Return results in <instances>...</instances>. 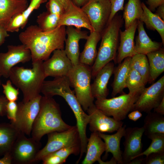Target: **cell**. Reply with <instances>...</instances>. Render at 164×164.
I'll return each instance as SVG.
<instances>
[{"label": "cell", "mask_w": 164, "mask_h": 164, "mask_svg": "<svg viewBox=\"0 0 164 164\" xmlns=\"http://www.w3.org/2000/svg\"><path fill=\"white\" fill-rule=\"evenodd\" d=\"M66 35L65 26L46 32L36 25H32L19 34V38L30 51L33 62L46 60L55 50L64 49Z\"/></svg>", "instance_id": "cell-1"}, {"label": "cell", "mask_w": 164, "mask_h": 164, "mask_svg": "<svg viewBox=\"0 0 164 164\" xmlns=\"http://www.w3.org/2000/svg\"><path fill=\"white\" fill-rule=\"evenodd\" d=\"M63 120L59 104L52 97L42 96L39 112L33 124L32 138L39 141L45 135L70 128Z\"/></svg>", "instance_id": "cell-2"}, {"label": "cell", "mask_w": 164, "mask_h": 164, "mask_svg": "<svg viewBox=\"0 0 164 164\" xmlns=\"http://www.w3.org/2000/svg\"><path fill=\"white\" fill-rule=\"evenodd\" d=\"M42 60L32 62L31 68L14 66L11 70L9 77L12 83L22 91V101L27 102L39 96L46 78Z\"/></svg>", "instance_id": "cell-3"}, {"label": "cell", "mask_w": 164, "mask_h": 164, "mask_svg": "<svg viewBox=\"0 0 164 164\" xmlns=\"http://www.w3.org/2000/svg\"><path fill=\"white\" fill-rule=\"evenodd\" d=\"M123 22L121 15L117 13L101 33V42L94 63L91 67L92 78L107 63L114 60L116 63L118 37Z\"/></svg>", "instance_id": "cell-4"}, {"label": "cell", "mask_w": 164, "mask_h": 164, "mask_svg": "<svg viewBox=\"0 0 164 164\" xmlns=\"http://www.w3.org/2000/svg\"><path fill=\"white\" fill-rule=\"evenodd\" d=\"M91 67L80 63L73 66L67 76L70 87L74 88L77 98L85 111L94 104L91 91Z\"/></svg>", "instance_id": "cell-5"}, {"label": "cell", "mask_w": 164, "mask_h": 164, "mask_svg": "<svg viewBox=\"0 0 164 164\" xmlns=\"http://www.w3.org/2000/svg\"><path fill=\"white\" fill-rule=\"evenodd\" d=\"M142 92L124 94L110 99L96 100V107L108 116H112L117 121L124 119L130 111H132L134 105Z\"/></svg>", "instance_id": "cell-6"}, {"label": "cell", "mask_w": 164, "mask_h": 164, "mask_svg": "<svg viewBox=\"0 0 164 164\" xmlns=\"http://www.w3.org/2000/svg\"><path fill=\"white\" fill-rule=\"evenodd\" d=\"M48 135V141L46 145L39 150L34 162L42 160L47 155L62 148L80 144V140L76 126L62 132H54Z\"/></svg>", "instance_id": "cell-7"}, {"label": "cell", "mask_w": 164, "mask_h": 164, "mask_svg": "<svg viewBox=\"0 0 164 164\" xmlns=\"http://www.w3.org/2000/svg\"><path fill=\"white\" fill-rule=\"evenodd\" d=\"M41 95L25 102L22 101L18 104L16 120L11 123L18 131L25 135H30L32 127L39 111Z\"/></svg>", "instance_id": "cell-8"}, {"label": "cell", "mask_w": 164, "mask_h": 164, "mask_svg": "<svg viewBox=\"0 0 164 164\" xmlns=\"http://www.w3.org/2000/svg\"><path fill=\"white\" fill-rule=\"evenodd\" d=\"M81 8L88 16L94 31L101 34L111 13L109 0H89Z\"/></svg>", "instance_id": "cell-9"}, {"label": "cell", "mask_w": 164, "mask_h": 164, "mask_svg": "<svg viewBox=\"0 0 164 164\" xmlns=\"http://www.w3.org/2000/svg\"><path fill=\"white\" fill-rule=\"evenodd\" d=\"M41 146L39 141L32 137L27 138L25 134L19 132L9 152L12 163L20 164L33 163Z\"/></svg>", "instance_id": "cell-10"}, {"label": "cell", "mask_w": 164, "mask_h": 164, "mask_svg": "<svg viewBox=\"0 0 164 164\" xmlns=\"http://www.w3.org/2000/svg\"><path fill=\"white\" fill-rule=\"evenodd\" d=\"M164 97V76L143 89L134 104L132 111L148 113L156 108Z\"/></svg>", "instance_id": "cell-11"}, {"label": "cell", "mask_w": 164, "mask_h": 164, "mask_svg": "<svg viewBox=\"0 0 164 164\" xmlns=\"http://www.w3.org/2000/svg\"><path fill=\"white\" fill-rule=\"evenodd\" d=\"M7 48L6 52L0 53V73L6 78L9 77L11 69L16 64L32 60L30 51L22 44L9 45Z\"/></svg>", "instance_id": "cell-12"}, {"label": "cell", "mask_w": 164, "mask_h": 164, "mask_svg": "<svg viewBox=\"0 0 164 164\" xmlns=\"http://www.w3.org/2000/svg\"><path fill=\"white\" fill-rule=\"evenodd\" d=\"M43 67L46 77L56 78L67 76L73 65L64 50L57 49L53 52L50 58L43 62Z\"/></svg>", "instance_id": "cell-13"}, {"label": "cell", "mask_w": 164, "mask_h": 164, "mask_svg": "<svg viewBox=\"0 0 164 164\" xmlns=\"http://www.w3.org/2000/svg\"><path fill=\"white\" fill-rule=\"evenodd\" d=\"M87 111L90 117L88 124L92 132L112 133L117 131L123 125L121 121H117L106 115L98 109L94 104Z\"/></svg>", "instance_id": "cell-14"}, {"label": "cell", "mask_w": 164, "mask_h": 164, "mask_svg": "<svg viewBox=\"0 0 164 164\" xmlns=\"http://www.w3.org/2000/svg\"><path fill=\"white\" fill-rule=\"evenodd\" d=\"M143 127L126 128L124 151L122 153L123 164H128L130 161L142 151V137L144 133Z\"/></svg>", "instance_id": "cell-15"}, {"label": "cell", "mask_w": 164, "mask_h": 164, "mask_svg": "<svg viewBox=\"0 0 164 164\" xmlns=\"http://www.w3.org/2000/svg\"><path fill=\"white\" fill-rule=\"evenodd\" d=\"M61 26H72L79 29L83 28L90 32L94 31L86 14L71 0L64 13L60 16L58 27Z\"/></svg>", "instance_id": "cell-16"}, {"label": "cell", "mask_w": 164, "mask_h": 164, "mask_svg": "<svg viewBox=\"0 0 164 164\" xmlns=\"http://www.w3.org/2000/svg\"><path fill=\"white\" fill-rule=\"evenodd\" d=\"M66 34L67 36L65 41L64 50L73 66L77 65L80 63L79 42L81 39H87L88 36V32L72 26H67Z\"/></svg>", "instance_id": "cell-17"}, {"label": "cell", "mask_w": 164, "mask_h": 164, "mask_svg": "<svg viewBox=\"0 0 164 164\" xmlns=\"http://www.w3.org/2000/svg\"><path fill=\"white\" fill-rule=\"evenodd\" d=\"M138 23V20H136L124 31L120 30V43L115 63L119 64L126 58L132 57L135 54L134 37Z\"/></svg>", "instance_id": "cell-18"}, {"label": "cell", "mask_w": 164, "mask_h": 164, "mask_svg": "<svg viewBox=\"0 0 164 164\" xmlns=\"http://www.w3.org/2000/svg\"><path fill=\"white\" fill-rule=\"evenodd\" d=\"M114 68V63L110 62L100 70L94 78L91 84V91L93 97L96 100L107 98L109 94L108 83Z\"/></svg>", "instance_id": "cell-19"}, {"label": "cell", "mask_w": 164, "mask_h": 164, "mask_svg": "<svg viewBox=\"0 0 164 164\" xmlns=\"http://www.w3.org/2000/svg\"><path fill=\"white\" fill-rule=\"evenodd\" d=\"M105 143L97 132H92L88 138L86 155L82 162L83 164H92L98 161L100 164H112L111 160L105 162L101 159V156L105 152Z\"/></svg>", "instance_id": "cell-20"}, {"label": "cell", "mask_w": 164, "mask_h": 164, "mask_svg": "<svg viewBox=\"0 0 164 164\" xmlns=\"http://www.w3.org/2000/svg\"><path fill=\"white\" fill-rule=\"evenodd\" d=\"M126 125L121 127L117 132L112 135H107L101 132H97L99 136L103 139L105 143V150L104 158H106L108 153H111L113 157L118 164H123L122 153L120 149L121 140L124 137Z\"/></svg>", "instance_id": "cell-21"}, {"label": "cell", "mask_w": 164, "mask_h": 164, "mask_svg": "<svg viewBox=\"0 0 164 164\" xmlns=\"http://www.w3.org/2000/svg\"><path fill=\"white\" fill-rule=\"evenodd\" d=\"M27 0H0V25L5 28L15 15L24 11Z\"/></svg>", "instance_id": "cell-22"}, {"label": "cell", "mask_w": 164, "mask_h": 164, "mask_svg": "<svg viewBox=\"0 0 164 164\" xmlns=\"http://www.w3.org/2000/svg\"><path fill=\"white\" fill-rule=\"evenodd\" d=\"M137 28L138 34L135 45V54H141L146 55L162 48V43L152 41L145 30L143 23L139 20H138Z\"/></svg>", "instance_id": "cell-23"}, {"label": "cell", "mask_w": 164, "mask_h": 164, "mask_svg": "<svg viewBox=\"0 0 164 164\" xmlns=\"http://www.w3.org/2000/svg\"><path fill=\"white\" fill-rule=\"evenodd\" d=\"M131 58V57L126 58L122 62L114 68V79L111 84L113 90L111 95L112 97L118 94H125L123 90L126 87V81L130 69Z\"/></svg>", "instance_id": "cell-24"}, {"label": "cell", "mask_w": 164, "mask_h": 164, "mask_svg": "<svg viewBox=\"0 0 164 164\" xmlns=\"http://www.w3.org/2000/svg\"><path fill=\"white\" fill-rule=\"evenodd\" d=\"M101 38V34L94 31L90 32L86 39L84 49L80 53V63L90 67L92 66L97 54V44Z\"/></svg>", "instance_id": "cell-25"}, {"label": "cell", "mask_w": 164, "mask_h": 164, "mask_svg": "<svg viewBox=\"0 0 164 164\" xmlns=\"http://www.w3.org/2000/svg\"><path fill=\"white\" fill-rule=\"evenodd\" d=\"M19 133L11 123L0 124V156L10 152Z\"/></svg>", "instance_id": "cell-26"}, {"label": "cell", "mask_w": 164, "mask_h": 164, "mask_svg": "<svg viewBox=\"0 0 164 164\" xmlns=\"http://www.w3.org/2000/svg\"><path fill=\"white\" fill-rule=\"evenodd\" d=\"M149 67L148 83H152L164 71V50L161 48L146 55Z\"/></svg>", "instance_id": "cell-27"}, {"label": "cell", "mask_w": 164, "mask_h": 164, "mask_svg": "<svg viewBox=\"0 0 164 164\" xmlns=\"http://www.w3.org/2000/svg\"><path fill=\"white\" fill-rule=\"evenodd\" d=\"M143 12L139 20L145 23L146 28L156 30L160 35L163 45L164 44V21L154 14L143 2L142 3Z\"/></svg>", "instance_id": "cell-28"}, {"label": "cell", "mask_w": 164, "mask_h": 164, "mask_svg": "<svg viewBox=\"0 0 164 164\" xmlns=\"http://www.w3.org/2000/svg\"><path fill=\"white\" fill-rule=\"evenodd\" d=\"M145 116L143 126L147 136L155 133L164 134V117L156 112H150Z\"/></svg>", "instance_id": "cell-29"}, {"label": "cell", "mask_w": 164, "mask_h": 164, "mask_svg": "<svg viewBox=\"0 0 164 164\" xmlns=\"http://www.w3.org/2000/svg\"><path fill=\"white\" fill-rule=\"evenodd\" d=\"M123 10V18L125 21V29L135 20H139L143 12L140 0H128Z\"/></svg>", "instance_id": "cell-30"}, {"label": "cell", "mask_w": 164, "mask_h": 164, "mask_svg": "<svg viewBox=\"0 0 164 164\" xmlns=\"http://www.w3.org/2000/svg\"><path fill=\"white\" fill-rule=\"evenodd\" d=\"M130 67L141 75L146 85L149 77V65L146 55L137 54L131 57Z\"/></svg>", "instance_id": "cell-31"}, {"label": "cell", "mask_w": 164, "mask_h": 164, "mask_svg": "<svg viewBox=\"0 0 164 164\" xmlns=\"http://www.w3.org/2000/svg\"><path fill=\"white\" fill-rule=\"evenodd\" d=\"M60 16L47 11L40 13L37 17L36 22L40 29L44 32L52 31L58 27Z\"/></svg>", "instance_id": "cell-32"}, {"label": "cell", "mask_w": 164, "mask_h": 164, "mask_svg": "<svg viewBox=\"0 0 164 164\" xmlns=\"http://www.w3.org/2000/svg\"><path fill=\"white\" fill-rule=\"evenodd\" d=\"M146 84L142 77L135 70L130 69L126 81V87L129 90V94L141 92L145 87Z\"/></svg>", "instance_id": "cell-33"}, {"label": "cell", "mask_w": 164, "mask_h": 164, "mask_svg": "<svg viewBox=\"0 0 164 164\" xmlns=\"http://www.w3.org/2000/svg\"><path fill=\"white\" fill-rule=\"evenodd\" d=\"M147 136L151 140V143L146 150L136 158L143 155L147 157L149 154L154 152H164V134L155 133Z\"/></svg>", "instance_id": "cell-34"}, {"label": "cell", "mask_w": 164, "mask_h": 164, "mask_svg": "<svg viewBox=\"0 0 164 164\" xmlns=\"http://www.w3.org/2000/svg\"><path fill=\"white\" fill-rule=\"evenodd\" d=\"M22 12L14 16L10 20L5 28L8 32H17L19 29L25 26Z\"/></svg>", "instance_id": "cell-35"}, {"label": "cell", "mask_w": 164, "mask_h": 164, "mask_svg": "<svg viewBox=\"0 0 164 164\" xmlns=\"http://www.w3.org/2000/svg\"><path fill=\"white\" fill-rule=\"evenodd\" d=\"M10 80H8L5 84H2L3 93L5 97L9 101H16L19 94V89L13 87Z\"/></svg>", "instance_id": "cell-36"}, {"label": "cell", "mask_w": 164, "mask_h": 164, "mask_svg": "<svg viewBox=\"0 0 164 164\" xmlns=\"http://www.w3.org/2000/svg\"><path fill=\"white\" fill-rule=\"evenodd\" d=\"M80 151V144H78L63 148L52 153L59 156L66 161L70 155H78Z\"/></svg>", "instance_id": "cell-37"}, {"label": "cell", "mask_w": 164, "mask_h": 164, "mask_svg": "<svg viewBox=\"0 0 164 164\" xmlns=\"http://www.w3.org/2000/svg\"><path fill=\"white\" fill-rule=\"evenodd\" d=\"M46 7L48 12L60 16L65 12L63 6L57 0H48Z\"/></svg>", "instance_id": "cell-38"}, {"label": "cell", "mask_w": 164, "mask_h": 164, "mask_svg": "<svg viewBox=\"0 0 164 164\" xmlns=\"http://www.w3.org/2000/svg\"><path fill=\"white\" fill-rule=\"evenodd\" d=\"M48 0H30V3L26 9L22 12L24 22L26 25L28 19L32 13L35 10L38 9L41 5Z\"/></svg>", "instance_id": "cell-39"}, {"label": "cell", "mask_w": 164, "mask_h": 164, "mask_svg": "<svg viewBox=\"0 0 164 164\" xmlns=\"http://www.w3.org/2000/svg\"><path fill=\"white\" fill-rule=\"evenodd\" d=\"M143 164H164V152L152 153L144 158Z\"/></svg>", "instance_id": "cell-40"}, {"label": "cell", "mask_w": 164, "mask_h": 164, "mask_svg": "<svg viewBox=\"0 0 164 164\" xmlns=\"http://www.w3.org/2000/svg\"><path fill=\"white\" fill-rule=\"evenodd\" d=\"M18 109V104L16 101H8L6 107V115L11 123L16 121Z\"/></svg>", "instance_id": "cell-41"}, {"label": "cell", "mask_w": 164, "mask_h": 164, "mask_svg": "<svg viewBox=\"0 0 164 164\" xmlns=\"http://www.w3.org/2000/svg\"><path fill=\"white\" fill-rule=\"evenodd\" d=\"M109 0L111 4V11L108 23L111 21L118 11L120 10L123 11L125 1V0Z\"/></svg>", "instance_id": "cell-42"}, {"label": "cell", "mask_w": 164, "mask_h": 164, "mask_svg": "<svg viewBox=\"0 0 164 164\" xmlns=\"http://www.w3.org/2000/svg\"><path fill=\"white\" fill-rule=\"evenodd\" d=\"M42 160L44 164H62L66 162L59 156L52 153L46 156Z\"/></svg>", "instance_id": "cell-43"}, {"label": "cell", "mask_w": 164, "mask_h": 164, "mask_svg": "<svg viewBox=\"0 0 164 164\" xmlns=\"http://www.w3.org/2000/svg\"><path fill=\"white\" fill-rule=\"evenodd\" d=\"M8 101L5 96H0V116L6 115V107Z\"/></svg>", "instance_id": "cell-44"}, {"label": "cell", "mask_w": 164, "mask_h": 164, "mask_svg": "<svg viewBox=\"0 0 164 164\" xmlns=\"http://www.w3.org/2000/svg\"><path fill=\"white\" fill-rule=\"evenodd\" d=\"M147 4L149 6V9L152 12L160 5L164 3V0H147Z\"/></svg>", "instance_id": "cell-45"}, {"label": "cell", "mask_w": 164, "mask_h": 164, "mask_svg": "<svg viewBox=\"0 0 164 164\" xmlns=\"http://www.w3.org/2000/svg\"><path fill=\"white\" fill-rule=\"evenodd\" d=\"M142 116V114L141 112L137 110L131 111L128 115L129 119L134 121L139 119Z\"/></svg>", "instance_id": "cell-46"}, {"label": "cell", "mask_w": 164, "mask_h": 164, "mask_svg": "<svg viewBox=\"0 0 164 164\" xmlns=\"http://www.w3.org/2000/svg\"><path fill=\"white\" fill-rule=\"evenodd\" d=\"M8 32L4 27L0 25V46L4 43L6 38L9 36Z\"/></svg>", "instance_id": "cell-47"}, {"label": "cell", "mask_w": 164, "mask_h": 164, "mask_svg": "<svg viewBox=\"0 0 164 164\" xmlns=\"http://www.w3.org/2000/svg\"><path fill=\"white\" fill-rule=\"evenodd\" d=\"M12 163V159L9 152L5 154L2 158L0 159V164H11Z\"/></svg>", "instance_id": "cell-48"}, {"label": "cell", "mask_w": 164, "mask_h": 164, "mask_svg": "<svg viewBox=\"0 0 164 164\" xmlns=\"http://www.w3.org/2000/svg\"><path fill=\"white\" fill-rule=\"evenodd\" d=\"M153 112L162 115H164V97L159 104L156 108L153 109Z\"/></svg>", "instance_id": "cell-49"}, {"label": "cell", "mask_w": 164, "mask_h": 164, "mask_svg": "<svg viewBox=\"0 0 164 164\" xmlns=\"http://www.w3.org/2000/svg\"><path fill=\"white\" fill-rule=\"evenodd\" d=\"M155 14L164 21V3L156 8Z\"/></svg>", "instance_id": "cell-50"}, {"label": "cell", "mask_w": 164, "mask_h": 164, "mask_svg": "<svg viewBox=\"0 0 164 164\" xmlns=\"http://www.w3.org/2000/svg\"><path fill=\"white\" fill-rule=\"evenodd\" d=\"M76 5L81 8L89 0H71Z\"/></svg>", "instance_id": "cell-51"}, {"label": "cell", "mask_w": 164, "mask_h": 164, "mask_svg": "<svg viewBox=\"0 0 164 164\" xmlns=\"http://www.w3.org/2000/svg\"><path fill=\"white\" fill-rule=\"evenodd\" d=\"M144 158L138 157L132 160L128 164H143Z\"/></svg>", "instance_id": "cell-52"}, {"label": "cell", "mask_w": 164, "mask_h": 164, "mask_svg": "<svg viewBox=\"0 0 164 164\" xmlns=\"http://www.w3.org/2000/svg\"><path fill=\"white\" fill-rule=\"evenodd\" d=\"M60 2L63 6L65 10L69 5L71 0H57Z\"/></svg>", "instance_id": "cell-53"}, {"label": "cell", "mask_w": 164, "mask_h": 164, "mask_svg": "<svg viewBox=\"0 0 164 164\" xmlns=\"http://www.w3.org/2000/svg\"><path fill=\"white\" fill-rule=\"evenodd\" d=\"M1 76H2V75H1V73H0V77H1ZM0 83H1V82H0Z\"/></svg>", "instance_id": "cell-54"}]
</instances>
